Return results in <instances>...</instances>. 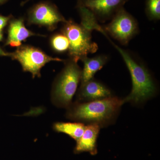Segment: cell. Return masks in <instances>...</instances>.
<instances>
[{
  "mask_svg": "<svg viewBox=\"0 0 160 160\" xmlns=\"http://www.w3.org/2000/svg\"><path fill=\"white\" fill-rule=\"evenodd\" d=\"M123 100L112 96L102 99L86 102H77L68 108L66 117L79 122L97 124L101 128L115 121Z\"/></svg>",
  "mask_w": 160,
  "mask_h": 160,
  "instance_id": "cell-1",
  "label": "cell"
},
{
  "mask_svg": "<svg viewBox=\"0 0 160 160\" xmlns=\"http://www.w3.org/2000/svg\"><path fill=\"white\" fill-rule=\"evenodd\" d=\"M109 40L122 56L131 75L132 89L129 95L122 99L123 102L138 104L152 97L156 92L157 87L147 68L129 52Z\"/></svg>",
  "mask_w": 160,
  "mask_h": 160,
  "instance_id": "cell-2",
  "label": "cell"
},
{
  "mask_svg": "<svg viewBox=\"0 0 160 160\" xmlns=\"http://www.w3.org/2000/svg\"><path fill=\"white\" fill-rule=\"evenodd\" d=\"M82 70L72 60L66 63L55 82L52 100L58 107L68 108L81 81Z\"/></svg>",
  "mask_w": 160,
  "mask_h": 160,
  "instance_id": "cell-3",
  "label": "cell"
},
{
  "mask_svg": "<svg viewBox=\"0 0 160 160\" xmlns=\"http://www.w3.org/2000/svg\"><path fill=\"white\" fill-rule=\"evenodd\" d=\"M65 23L63 33L69 40V52L72 60L78 62L89 53L97 51L98 45L92 41L91 31L72 21Z\"/></svg>",
  "mask_w": 160,
  "mask_h": 160,
  "instance_id": "cell-4",
  "label": "cell"
},
{
  "mask_svg": "<svg viewBox=\"0 0 160 160\" xmlns=\"http://www.w3.org/2000/svg\"><path fill=\"white\" fill-rule=\"evenodd\" d=\"M103 28L107 34L123 45H127L139 32L137 21L123 7Z\"/></svg>",
  "mask_w": 160,
  "mask_h": 160,
  "instance_id": "cell-5",
  "label": "cell"
},
{
  "mask_svg": "<svg viewBox=\"0 0 160 160\" xmlns=\"http://www.w3.org/2000/svg\"><path fill=\"white\" fill-rule=\"evenodd\" d=\"M11 57L18 61L23 70L30 72L33 78L40 77L41 69L47 63L63 61L59 58L51 57L37 48L28 46L19 47L12 52Z\"/></svg>",
  "mask_w": 160,
  "mask_h": 160,
  "instance_id": "cell-6",
  "label": "cell"
},
{
  "mask_svg": "<svg viewBox=\"0 0 160 160\" xmlns=\"http://www.w3.org/2000/svg\"><path fill=\"white\" fill-rule=\"evenodd\" d=\"M28 18L30 24L46 26L51 30L59 23L67 22L54 5L48 2L35 5L29 11Z\"/></svg>",
  "mask_w": 160,
  "mask_h": 160,
  "instance_id": "cell-7",
  "label": "cell"
},
{
  "mask_svg": "<svg viewBox=\"0 0 160 160\" xmlns=\"http://www.w3.org/2000/svg\"><path fill=\"white\" fill-rule=\"evenodd\" d=\"M129 0H78V6L89 10L97 20L104 22L111 19Z\"/></svg>",
  "mask_w": 160,
  "mask_h": 160,
  "instance_id": "cell-8",
  "label": "cell"
},
{
  "mask_svg": "<svg viewBox=\"0 0 160 160\" xmlns=\"http://www.w3.org/2000/svg\"><path fill=\"white\" fill-rule=\"evenodd\" d=\"M111 90L94 78L81 84L77 94L79 102H89L112 96Z\"/></svg>",
  "mask_w": 160,
  "mask_h": 160,
  "instance_id": "cell-9",
  "label": "cell"
},
{
  "mask_svg": "<svg viewBox=\"0 0 160 160\" xmlns=\"http://www.w3.org/2000/svg\"><path fill=\"white\" fill-rule=\"evenodd\" d=\"M100 128V126L97 124H87L85 126L82 135L77 141L76 146L74 149L75 153L89 152L92 155L97 154V140Z\"/></svg>",
  "mask_w": 160,
  "mask_h": 160,
  "instance_id": "cell-10",
  "label": "cell"
},
{
  "mask_svg": "<svg viewBox=\"0 0 160 160\" xmlns=\"http://www.w3.org/2000/svg\"><path fill=\"white\" fill-rule=\"evenodd\" d=\"M34 35L26 29L22 19L13 20L10 22L9 26L6 45L12 47H20L22 41Z\"/></svg>",
  "mask_w": 160,
  "mask_h": 160,
  "instance_id": "cell-11",
  "label": "cell"
},
{
  "mask_svg": "<svg viewBox=\"0 0 160 160\" xmlns=\"http://www.w3.org/2000/svg\"><path fill=\"white\" fill-rule=\"evenodd\" d=\"M81 60L84 64L81 78V84H82L93 78L96 73L107 63L109 57L106 55L101 54L92 58L86 57Z\"/></svg>",
  "mask_w": 160,
  "mask_h": 160,
  "instance_id": "cell-12",
  "label": "cell"
},
{
  "mask_svg": "<svg viewBox=\"0 0 160 160\" xmlns=\"http://www.w3.org/2000/svg\"><path fill=\"white\" fill-rule=\"evenodd\" d=\"M84 123L79 122H57L53 125L56 132L68 135L75 141L79 139L85 129Z\"/></svg>",
  "mask_w": 160,
  "mask_h": 160,
  "instance_id": "cell-13",
  "label": "cell"
},
{
  "mask_svg": "<svg viewBox=\"0 0 160 160\" xmlns=\"http://www.w3.org/2000/svg\"><path fill=\"white\" fill-rule=\"evenodd\" d=\"M81 18V25L89 31L92 30H97L102 33L106 36L107 34L106 33L102 27L98 23V20L95 17L93 14L88 9L82 6H78Z\"/></svg>",
  "mask_w": 160,
  "mask_h": 160,
  "instance_id": "cell-14",
  "label": "cell"
},
{
  "mask_svg": "<svg viewBox=\"0 0 160 160\" xmlns=\"http://www.w3.org/2000/svg\"><path fill=\"white\" fill-rule=\"evenodd\" d=\"M145 11L147 17L151 21L160 19V0H146Z\"/></svg>",
  "mask_w": 160,
  "mask_h": 160,
  "instance_id": "cell-15",
  "label": "cell"
},
{
  "mask_svg": "<svg viewBox=\"0 0 160 160\" xmlns=\"http://www.w3.org/2000/svg\"><path fill=\"white\" fill-rule=\"evenodd\" d=\"M51 45L53 49L58 52H64L69 50V40L63 33L55 35L52 38Z\"/></svg>",
  "mask_w": 160,
  "mask_h": 160,
  "instance_id": "cell-16",
  "label": "cell"
},
{
  "mask_svg": "<svg viewBox=\"0 0 160 160\" xmlns=\"http://www.w3.org/2000/svg\"><path fill=\"white\" fill-rule=\"evenodd\" d=\"M10 19V17H5L0 15V31H1L6 26Z\"/></svg>",
  "mask_w": 160,
  "mask_h": 160,
  "instance_id": "cell-17",
  "label": "cell"
},
{
  "mask_svg": "<svg viewBox=\"0 0 160 160\" xmlns=\"http://www.w3.org/2000/svg\"><path fill=\"white\" fill-rule=\"evenodd\" d=\"M12 54V53L6 52L0 48V56L11 57Z\"/></svg>",
  "mask_w": 160,
  "mask_h": 160,
  "instance_id": "cell-18",
  "label": "cell"
},
{
  "mask_svg": "<svg viewBox=\"0 0 160 160\" xmlns=\"http://www.w3.org/2000/svg\"><path fill=\"white\" fill-rule=\"evenodd\" d=\"M30 1H31V0H25V1H24V2L22 3V6H23V5H25L26 3Z\"/></svg>",
  "mask_w": 160,
  "mask_h": 160,
  "instance_id": "cell-19",
  "label": "cell"
},
{
  "mask_svg": "<svg viewBox=\"0 0 160 160\" xmlns=\"http://www.w3.org/2000/svg\"><path fill=\"white\" fill-rule=\"evenodd\" d=\"M2 34L1 31H0V41H2Z\"/></svg>",
  "mask_w": 160,
  "mask_h": 160,
  "instance_id": "cell-20",
  "label": "cell"
},
{
  "mask_svg": "<svg viewBox=\"0 0 160 160\" xmlns=\"http://www.w3.org/2000/svg\"><path fill=\"white\" fill-rule=\"evenodd\" d=\"M6 1H7V0H0V4L5 2Z\"/></svg>",
  "mask_w": 160,
  "mask_h": 160,
  "instance_id": "cell-21",
  "label": "cell"
}]
</instances>
